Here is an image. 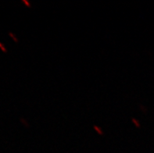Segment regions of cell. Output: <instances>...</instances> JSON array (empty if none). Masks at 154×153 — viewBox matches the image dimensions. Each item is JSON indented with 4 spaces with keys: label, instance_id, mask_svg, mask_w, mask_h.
<instances>
[{
    "label": "cell",
    "instance_id": "obj_3",
    "mask_svg": "<svg viewBox=\"0 0 154 153\" xmlns=\"http://www.w3.org/2000/svg\"><path fill=\"white\" fill-rule=\"evenodd\" d=\"M23 2H25V3L27 5V6H30V3H29V2H27V1H25V0H23Z\"/></svg>",
    "mask_w": 154,
    "mask_h": 153
},
{
    "label": "cell",
    "instance_id": "obj_2",
    "mask_svg": "<svg viewBox=\"0 0 154 153\" xmlns=\"http://www.w3.org/2000/svg\"><path fill=\"white\" fill-rule=\"evenodd\" d=\"M10 36H12V37H13V38L14 39V41H17V38H15V36H14V35H13V34L10 33Z\"/></svg>",
    "mask_w": 154,
    "mask_h": 153
},
{
    "label": "cell",
    "instance_id": "obj_1",
    "mask_svg": "<svg viewBox=\"0 0 154 153\" xmlns=\"http://www.w3.org/2000/svg\"><path fill=\"white\" fill-rule=\"evenodd\" d=\"M0 48H1V49H2V50L3 51V52H6V48H5V46H4L3 44H2V43H1V42H0Z\"/></svg>",
    "mask_w": 154,
    "mask_h": 153
}]
</instances>
